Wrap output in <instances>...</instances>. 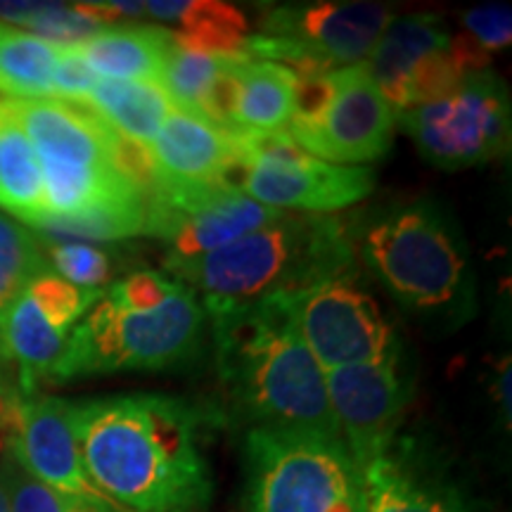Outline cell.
<instances>
[{"label": "cell", "mask_w": 512, "mask_h": 512, "mask_svg": "<svg viewBox=\"0 0 512 512\" xmlns=\"http://www.w3.org/2000/svg\"><path fill=\"white\" fill-rule=\"evenodd\" d=\"M174 31L152 24H110L76 43L98 79L157 83Z\"/></svg>", "instance_id": "obj_19"}, {"label": "cell", "mask_w": 512, "mask_h": 512, "mask_svg": "<svg viewBox=\"0 0 512 512\" xmlns=\"http://www.w3.org/2000/svg\"><path fill=\"white\" fill-rule=\"evenodd\" d=\"M396 121L439 169L486 164L510 147V95L491 69L470 74L444 98L399 112Z\"/></svg>", "instance_id": "obj_12"}, {"label": "cell", "mask_w": 512, "mask_h": 512, "mask_svg": "<svg viewBox=\"0 0 512 512\" xmlns=\"http://www.w3.org/2000/svg\"><path fill=\"white\" fill-rule=\"evenodd\" d=\"M368 512H465L451 491L434 489L384 456L363 470Z\"/></svg>", "instance_id": "obj_26"}, {"label": "cell", "mask_w": 512, "mask_h": 512, "mask_svg": "<svg viewBox=\"0 0 512 512\" xmlns=\"http://www.w3.org/2000/svg\"><path fill=\"white\" fill-rule=\"evenodd\" d=\"M280 214L228 183L152 185L145 235L169 247L166 259H195L268 226Z\"/></svg>", "instance_id": "obj_14"}, {"label": "cell", "mask_w": 512, "mask_h": 512, "mask_svg": "<svg viewBox=\"0 0 512 512\" xmlns=\"http://www.w3.org/2000/svg\"><path fill=\"white\" fill-rule=\"evenodd\" d=\"M176 285L178 280L166 278L162 273L140 271L114 283L110 292H105V297L112 304H117L119 309L143 313L162 306L171 297V292L176 290Z\"/></svg>", "instance_id": "obj_33"}, {"label": "cell", "mask_w": 512, "mask_h": 512, "mask_svg": "<svg viewBox=\"0 0 512 512\" xmlns=\"http://www.w3.org/2000/svg\"><path fill=\"white\" fill-rule=\"evenodd\" d=\"M498 401L505 411V420H510V363H505L501 375H498Z\"/></svg>", "instance_id": "obj_35"}, {"label": "cell", "mask_w": 512, "mask_h": 512, "mask_svg": "<svg viewBox=\"0 0 512 512\" xmlns=\"http://www.w3.org/2000/svg\"><path fill=\"white\" fill-rule=\"evenodd\" d=\"M10 451L19 463L55 494L95 512L126 510L107 498L83 467L76 444L69 401L55 396H27L10 406Z\"/></svg>", "instance_id": "obj_16"}, {"label": "cell", "mask_w": 512, "mask_h": 512, "mask_svg": "<svg viewBox=\"0 0 512 512\" xmlns=\"http://www.w3.org/2000/svg\"><path fill=\"white\" fill-rule=\"evenodd\" d=\"M0 486L8 498L10 512H72L67 501L50 486L31 475L12 451L0 458Z\"/></svg>", "instance_id": "obj_30"}, {"label": "cell", "mask_w": 512, "mask_h": 512, "mask_svg": "<svg viewBox=\"0 0 512 512\" xmlns=\"http://www.w3.org/2000/svg\"><path fill=\"white\" fill-rule=\"evenodd\" d=\"M247 512H368L363 472L339 437L252 427Z\"/></svg>", "instance_id": "obj_6"}, {"label": "cell", "mask_w": 512, "mask_h": 512, "mask_svg": "<svg viewBox=\"0 0 512 512\" xmlns=\"http://www.w3.org/2000/svg\"><path fill=\"white\" fill-rule=\"evenodd\" d=\"M235 57L242 55L216 53V50L197 46L174 31V43H171L162 72H159L157 86L166 93L176 110L216 124L219 93Z\"/></svg>", "instance_id": "obj_20"}, {"label": "cell", "mask_w": 512, "mask_h": 512, "mask_svg": "<svg viewBox=\"0 0 512 512\" xmlns=\"http://www.w3.org/2000/svg\"><path fill=\"white\" fill-rule=\"evenodd\" d=\"M50 259L60 278L67 280L76 287H86V290H98L100 283L110 278V259L100 249L81 245V242H62L55 245L50 252Z\"/></svg>", "instance_id": "obj_32"}, {"label": "cell", "mask_w": 512, "mask_h": 512, "mask_svg": "<svg viewBox=\"0 0 512 512\" xmlns=\"http://www.w3.org/2000/svg\"><path fill=\"white\" fill-rule=\"evenodd\" d=\"M351 223L325 214H283L245 238L195 259H166L174 280L204 306H245L287 297L354 273Z\"/></svg>", "instance_id": "obj_4"}, {"label": "cell", "mask_w": 512, "mask_h": 512, "mask_svg": "<svg viewBox=\"0 0 512 512\" xmlns=\"http://www.w3.org/2000/svg\"><path fill=\"white\" fill-rule=\"evenodd\" d=\"M460 38L482 60L489 62L496 50H503L512 41V12L505 3H486L463 15Z\"/></svg>", "instance_id": "obj_31"}, {"label": "cell", "mask_w": 512, "mask_h": 512, "mask_svg": "<svg viewBox=\"0 0 512 512\" xmlns=\"http://www.w3.org/2000/svg\"><path fill=\"white\" fill-rule=\"evenodd\" d=\"M147 15L181 24V34L197 46L226 55H247V22L240 10L209 0H152L145 3Z\"/></svg>", "instance_id": "obj_25"}, {"label": "cell", "mask_w": 512, "mask_h": 512, "mask_svg": "<svg viewBox=\"0 0 512 512\" xmlns=\"http://www.w3.org/2000/svg\"><path fill=\"white\" fill-rule=\"evenodd\" d=\"M216 366L230 399L252 427L339 437L325 370L306 349L287 297L245 306H204Z\"/></svg>", "instance_id": "obj_2"}, {"label": "cell", "mask_w": 512, "mask_h": 512, "mask_svg": "<svg viewBox=\"0 0 512 512\" xmlns=\"http://www.w3.org/2000/svg\"><path fill=\"white\" fill-rule=\"evenodd\" d=\"M83 105L91 107L121 138L138 147L152 143L159 126L174 110L166 93L152 81L100 79Z\"/></svg>", "instance_id": "obj_22"}, {"label": "cell", "mask_w": 512, "mask_h": 512, "mask_svg": "<svg viewBox=\"0 0 512 512\" xmlns=\"http://www.w3.org/2000/svg\"><path fill=\"white\" fill-rule=\"evenodd\" d=\"M394 15L377 3L278 5L247 36L245 53L297 74H320L366 62Z\"/></svg>", "instance_id": "obj_10"}, {"label": "cell", "mask_w": 512, "mask_h": 512, "mask_svg": "<svg viewBox=\"0 0 512 512\" xmlns=\"http://www.w3.org/2000/svg\"><path fill=\"white\" fill-rule=\"evenodd\" d=\"M235 150V131L174 107L145 147V155L152 185L181 188L226 183Z\"/></svg>", "instance_id": "obj_17"}, {"label": "cell", "mask_w": 512, "mask_h": 512, "mask_svg": "<svg viewBox=\"0 0 512 512\" xmlns=\"http://www.w3.org/2000/svg\"><path fill=\"white\" fill-rule=\"evenodd\" d=\"M226 183L278 211L332 216L363 202L375 188L368 166H339L309 155L287 131L235 133Z\"/></svg>", "instance_id": "obj_9"}, {"label": "cell", "mask_w": 512, "mask_h": 512, "mask_svg": "<svg viewBox=\"0 0 512 512\" xmlns=\"http://www.w3.org/2000/svg\"><path fill=\"white\" fill-rule=\"evenodd\" d=\"M10 110L41 166L46 219L147 209L152 174L145 147L121 138L91 107L57 98H10Z\"/></svg>", "instance_id": "obj_3"}, {"label": "cell", "mask_w": 512, "mask_h": 512, "mask_svg": "<svg viewBox=\"0 0 512 512\" xmlns=\"http://www.w3.org/2000/svg\"><path fill=\"white\" fill-rule=\"evenodd\" d=\"M325 384L342 441L363 472L389 453L411 399L403 351L375 363L330 370Z\"/></svg>", "instance_id": "obj_15"}, {"label": "cell", "mask_w": 512, "mask_h": 512, "mask_svg": "<svg viewBox=\"0 0 512 512\" xmlns=\"http://www.w3.org/2000/svg\"><path fill=\"white\" fill-rule=\"evenodd\" d=\"M0 392H3V389H0Z\"/></svg>", "instance_id": "obj_37"}, {"label": "cell", "mask_w": 512, "mask_h": 512, "mask_svg": "<svg viewBox=\"0 0 512 512\" xmlns=\"http://www.w3.org/2000/svg\"><path fill=\"white\" fill-rule=\"evenodd\" d=\"M366 67L392 110L399 114L451 93L470 74L489 69L475 50L430 12L394 17Z\"/></svg>", "instance_id": "obj_11"}, {"label": "cell", "mask_w": 512, "mask_h": 512, "mask_svg": "<svg viewBox=\"0 0 512 512\" xmlns=\"http://www.w3.org/2000/svg\"><path fill=\"white\" fill-rule=\"evenodd\" d=\"M69 335L48 323L27 292L17 299L0 328V351L19 366L24 394L31 396L38 382L50 380Z\"/></svg>", "instance_id": "obj_23"}, {"label": "cell", "mask_w": 512, "mask_h": 512, "mask_svg": "<svg viewBox=\"0 0 512 512\" xmlns=\"http://www.w3.org/2000/svg\"><path fill=\"white\" fill-rule=\"evenodd\" d=\"M50 271L41 242L24 226L0 216V328L27 287Z\"/></svg>", "instance_id": "obj_27"}, {"label": "cell", "mask_w": 512, "mask_h": 512, "mask_svg": "<svg viewBox=\"0 0 512 512\" xmlns=\"http://www.w3.org/2000/svg\"><path fill=\"white\" fill-rule=\"evenodd\" d=\"M0 15L38 31L41 38L53 43H81L102 29V24L88 17L79 5H0Z\"/></svg>", "instance_id": "obj_28"}, {"label": "cell", "mask_w": 512, "mask_h": 512, "mask_svg": "<svg viewBox=\"0 0 512 512\" xmlns=\"http://www.w3.org/2000/svg\"><path fill=\"white\" fill-rule=\"evenodd\" d=\"M287 302L294 328L325 373L401 351L380 304L356 283L354 273L287 294Z\"/></svg>", "instance_id": "obj_13"}, {"label": "cell", "mask_w": 512, "mask_h": 512, "mask_svg": "<svg viewBox=\"0 0 512 512\" xmlns=\"http://www.w3.org/2000/svg\"><path fill=\"white\" fill-rule=\"evenodd\" d=\"M297 76V110L287 126L294 143L339 166H363L387 155L396 112L377 88L366 62Z\"/></svg>", "instance_id": "obj_8"}, {"label": "cell", "mask_w": 512, "mask_h": 512, "mask_svg": "<svg viewBox=\"0 0 512 512\" xmlns=\"http://www.w3.org/2000/svg\"><path fill=\"white\" fill-rule=\"evenodd\" d=\"M0 209L31 226L48 214L38 157L10 110L8 95H0Z\"/></svg>", "instance_id": "obj_21"}, {"label": "cell", "mask_w": 512, "mask_h": 512, "mask_svg": "<svg viewBox=\"0 0 512 512\" xmlns=\"http://www.w3.org/2000/svg\"><path fill=\"white\" fill-rule=\"evenodd\" d=\"M356 254L406 311L463 318L472 304V271L458 228L434 202L377 211L354 230Z\"/></svg>", "instance_id": "obj_5"}, {"label": "cell", "mask_w": 512, "mask_h": 512, "mask_svg": "<svg viewBox=\"0 0 512 512\" xmlns=\"http://www.w3.org/2000/svg\"><path fill=\"white\" fill-rule=\"evenodd\" d=\"M204 323L207 313L183 283L162 306L143 313L119 309L102 292L67 337L50 380L178 366L200 349Z\"/></svg>", "instance_id": "obj_7"}, {"label": "cell", "mask_w": 512, "mask_h": 512, "mask_svg": "<svg viewBox=\"0 0 512 512\" xmlns=\"http://www.w3.org/2000/svg\"><path fill=\"white\" fill-rule=\"evenodd\" d=\"M0 512H10V510H8V498H5L3 486H0Z\"/></svg>", "instance_id": "obj_36"}, {"label": "cell", "mask_w": 512, "mask_h": 512, "mask_svg": "<svg viewBox=\"0 0 512 512\" xmlns=\"http://www.w3.org/2000/svg\"><path fill=\"white\" fill-rule=\"evenodd\" d=\"M27 294L34 299L38 311L46 316L48 323L53 325L55 330L67 332V335L102 297L100 290L76 287L60 278V275H55L53 271L36 278L34 283L27 287Z\"/></svg>", "instance_id": "obj_29"}, {"label": "cell", "mask_w": 512, "mask_h": 512, "mask_svg": "<svg viewBox=\"0 0 512 512\" xmlns=\"http://www.w3.org/2000/svg\"><path fill=\"white\" fill-rule=\"evenodd\" d=\"M98 81V74L88 67L79 46L76 43H60L53 72V98L81 102L83 105Z\"/></svg>", "instance_id": "obj_34"}, {"label": "cell", "mask_w": 512, "mask_h": 512, "mask_svg": "<svg viewBox=\"0 0 512 512\" xmlns=\"http://www.w3.org/2000/svg\"><path fill=\"white\" fill-rule=\"evenodd\" d=\"M299 76L280 62L235 57L223 79L216 124L235 133L287 131L297 110Z\"/></svg>", "instance_id": "obj_18"}, {"label": "cell", "mask_w": 512, "mask_h": 512, "mask_svg": "<svg viewBox=\"0 0 512 512\" xmlns=\"http://www.w3.org/2000/svg\"><path fill=\"white\" fill-rule=\"evenodd\" d=\"M93 484L128 512H202L211 498L202 415L176 396L131 394L69 403Z\"/></svg>", "instance_id": "obj_1"}, {"label": "cell", "mask_w": 512, "mask_h": 512, "mask_svg": "<svg viewBox=\"0 0 512 512\" xmlns=\"http://www.w3.org/2000/svg\"><path fill=\"white\" fill-rule=\"evenodd\" d=\"M60 43L0 24V95L19 100L53 98Z\"/></svg>", "instance_id": "obj_24"}]
</instances>
